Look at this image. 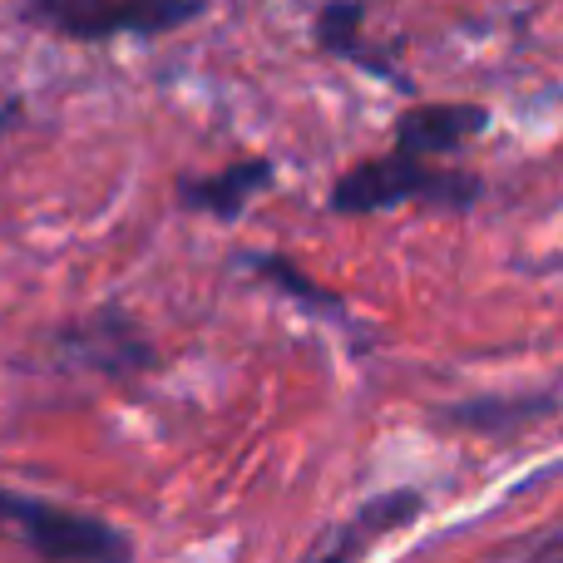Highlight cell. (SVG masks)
Wrapping results in <instances>:
<instances>
[{"mask_svg":"<svg viewBox=\"0 0 563 563\" xmlns=\"http://www.w3.org/2000/svg\"><path fill=\"white\" fill-rule=\"evenodd\" d=\"M529 554L534 559H563V529L549 534V539H539V544H529Z\"/></svg>","mask_w":563,"mask_h":563,"instance_id":"11","label":"cell"},{"mask_svg":"<svg viewBox=\"0 0 563 563\" xmlns=\"http://www.w3.org/2000/svg\"><path fill=\"white\" fill-rule=\"evenodd\" d=\"M489 129V109L485 104H416L396 119V148L420 158H440L455 154L460 144Z\"/></svg>","mask_w":563,"mask_h":563,"instance_id":"4","label":"cell"},{"mask_svg":"<svg viewBox=\"0 0 563 563\" xmlns=\"http://www.w3.org/2000/svg\"><path fill=\"white\" fill-rule=\"evenodd\" d=\"M0 534L20 539L40 559H69V563H119L134 554V544L104 519L75 515V509L45 505V499L5 495V489H0Z\"/></svg>","mask_w":563,"mask_h":563,"instance_id":"2","label":"cell"},{"mask_svg":"<svg viewBox=\"0 0 563 563\" xmlns=\"http://www.w3.org/2000/svg\"><path fill=\"white\" fill-rule=\"evenodd\" d=\"M554 410H559L554 390H544V396H479V400L445 406L440 420L460 430H475V435H515V430L534 426V420H549Z\"/></svg>","mask_w":563,"mask_h":563,"instance_id":"8","label":"cell"},{"mask_svg":"<svg viewBox=\"0 0 563 563\" xmlns=\"http://www.w3.org/2000/svg\"><path fill=\"white\" fill-rule=\"evenodd\" d=\"M247 267H253L257 277H267V282H277L287 297H297L301 307H311V311H321V317H336L341 321V331H356V321L346 317V307H341V297L336 291H327V287H317L301 267H291L287 257H277V253H253L247 257Z\"/></svg>","mask_w":563,"mask_h":563,"instance_id":"10","label":"cell"},{"mask_svg":"<svg viewBox=\"0 0 563 563\" xmlns=\"http://www.w3.org/2000/svg\"><path fill=\"white\" fill-rule=\"evenodd\" d=\"M317 45L327 49V55L356 65L361 75L386 79V85L416 95V85H410V79L400 75V69L390 65L386 55H380V49L366 45V35H361V0H327V5H321V15H317Z\"/></svg>","mask_w":563,"mask_h":563,"instance_id":"7","label":"cell"},{"mask_svg":"<svg viewBox=\"0 0 563 563\" xmlns=\"http://www.w3.org/2000/svg\"><path fill=\"white\" fill-rule=\"evenodd\" d=\"M273 184V164L267 158H243V164L223 168V174H208V178H184L178 184V203L188 213H208L218 223H238L243 208L253 203V194Z\"/></svg>","mask_w":563,"mask_h":563,"instance_id":"5","label":"cell"},{"mask_svg":"<svg viewBox=\"0 0 563 563\" xmlns=\"http://www.w3.org/2000/svg\"><path fill=\"white\" fill-rule=\"evenodd\" d=\"M426 509V499L416 489H390V495H376L366 509H361L351 525H341L317 554H331V559H346V554H361L376 534H390L400 525H416V515Z\"/></svg>","mask_w":563,"mask_h":563,"instance_id":"9","label":"cell"},{"mask_svg":"<svg viewBox=\"0 0 563 563\" xmlns=\"http://www.w3.org/2000/svg\"><path fill=\"white\" fill-rule=\"evenodd\" d=\"M65 346L79 366H95V371H144L148 361H154L148 341L139 336L134 321L119 317V311H99L95 321H79L65 336Z\"/></svg>","mask_w":563,"mask_h":563,"instance_id":"6","label":"cell"},{"mask_svg":"<svg viewBox=\"0 0 563 563\" xmlns=\"http://www.w3.org/2000/svg\"><path fill=\"white\" fill-rule=\"evenodd\" d=\"M485 184L465 168H430V158L406 154V148H390L386 158H366L356 164L346 178H336L327 194L331 213H380V208H396V203H435V208H465L479 203Z\"/></svg>","mask_w":563,"mask_h":563,"instance_id":"1","label":"cell"},{"mask_svg":"<svg viewBox=\"0 0 563 563\" xmlns=\"http://www.w3.org/2000/svg\"><path fill=\"white\" fill-rule=\"evenodd\" d=\"M208 0H20V15L65 40L164 35L203 15Z\"/></svg>","mask_w":563,"mask_h":563,"instance_id":"3","label":"cell"}]
</instances>
